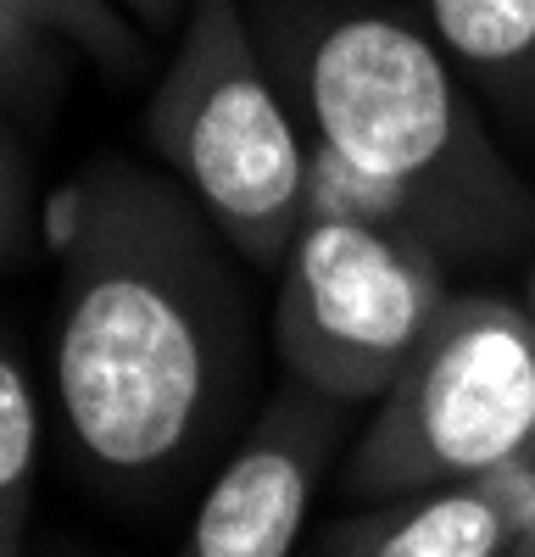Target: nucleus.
I'll use <instances>...</instances> for the list:
<instances>
[{
    "instance_id": "nucleus-11",
    "label": "nucleus",
    "mask_w": 535,
    "mask_h": 557,
    "mask_svg": "<svg viewBox=\"0 0 535 557\" xmlns=\"http://www.w3.org/2000/svg\"><path fill=\"white\" fill-rule=\"evenodd\" d=\"M17 7L107 78H140L151 67V39L112 0H17Z\"/></svg>"
},
{
    "instance_id": "nucleus-3",
    "label": "nucleus",
    "mask_w": 535,
    "mask_h": 557,
    "mask_svg": "<svg viewBox=\"0 0 535 557\" xmlns=\"http://www.w3.org/2000/svg\"><path fill=\"white\" fill-rule=\"evenodd\" d=\"M146 139L246 268L279 273L307 223V128L246 0H190L146 101Z\"/></svg>"
},
{
    "instance_id": "nucleus-16",
    "label": "nucleus",
    "mask_w": 535,
    "mask_h": 557,
    "mask_svg": "<svg viewBox=\"0 0 535 557\" xmlns=\"http://www.w3.org/2000/svg\"><path fill=\"white\" fill-rule=\"evenodd\" d=\"M508 557H535V535H530V541H519V546H513Z\"/></svg>"
},
{
    "instance_id": "nucleus-7",
    "label": "nucleus",
    "mask_w": 535,
    "mask_h": 557,
    "mask_svg": "<svg viewBox=\"0 0 535 557\" xmlns=\"http://www.w3.org/2000/svg\"><path fill=\"white\" fill-rule=\"evenodd\" d=\"M502 139L535 151V0H408Z\"/></svg>"
},
{
    "instance_id": "nucleus-17",
    "label": "nucleus",
    "mask_w": 535,
    "mask_h": 557,
    "mask_svg": "<svg viewBox=\"0 0 535 557\" xmlns=\"http://www.w3.org/2000/svg\"><path fill=\"white\" fill-rule=\"evenodd\" d=\"M530 451H535V446H530Z\"/></svg>"
},
{
    "instance_id": "nucleus-5",
    "label": "nucleus",
    "mask_w": 535,
    "mask_h": 557,
    "mask_svg": "<svg viewBox=\"0 0 535 557\" xmlns=\"http://www.w3.org/2000/svg\"><path fill=\"white\" fill-rule=\"evenodd\" d=\"M452 307L446 262L419 235L351 218H307L279 262L268 341L285 380L374 407Z\"/></svg>"
},
{
    "instance_id": "nucleus-12",
    "label": "nucleus",
    "mask_w": 535,
    "mask_h": 557,
    "mask_svg": "<svg viewBox=\"0 0 535 557\" xmlns=\"http://www.w3.org/2000/svg\"><path fill=\"white\" fill-rule=\"evenodd\" d=\"M23 123L0 107V268H7L23 240H28V218H34V173L23 151Z\"/></svg>"
},
{
    "instance_id": "nucleus-4",
    "label": "nucleus",
    "mask_w": 535,
    "mask_h": 557,
    "mask_svg": "<svg viewBox=\"0 0 535 557\" xmlns=\"http://www.w3.org/2000/svg\"><path fill=\"white\" fill-rule=\"evenodd\" d=\"M535 446V318L508 296H452L419 357L374 401L351 451L346 491L390 502L469 485Z\"/></svg>"
},
{
    "instance_id": "nucleus-1",
    "label": "nucleus",
    "mask_w": 535,
    "mask_h": 557,
    "mask_svg": "<svg viewBox=\"0 0 535 557\" xmlns=\"http://www.w3.org/2000/svg\"><path fill=\"white\" fill-rule=\"evenodd\" d=\"M62 257L51 385L73 462L117 496L196 474L251 391L240 251L173 173L96 157L51 201Z\"/></svg>"
},
{
    "instance_id": "nucleus-14",
    "label": "nucleus",
    "mask_w": 535,
    "mask_h": 557,
    "mask_svg": "<svg viewBox=\"0 0 535 557\" xmlns=\"http://www.w3.org/2000/svg\"><path fill=\"white\" fill-rule=\"evenodd\" d=\"M112 7L140 28L151 45L157 39H173L178 28H185V12H190V0H112Z\"/></svg>"
},
{
    "instance_id": "nucleus-13",
    "label": "nucleus",
    "mask_w": 535,
    "mask_h": 557,
    "mask_svg": "<svg viewBox=\"0 0 535 557\" xmlns=\"http://www.w3.org/2000/svg\"><path fill=\"white\" fill-rule=\"evenodd\" d=\"M474 485H480V491L490 496V507L502 513L513 546L535 535V451H519V457L497 462V469H485Z\"/></svg>"
},
{
    "instance_id": "nucleus-8",
    "label": "nucleus",
    "mask_w": 535,
    "mask_h": 557,
    "mask_svg": "<svg viewBox=\"0 0 535 557\" xmlns=\"http://www.w3.org/2000/svg\"><path fill=\"white\" fill-rule=\"evenodd\" d=\"M508 552L513 535L474 480L374 502L369 513H351L324 535V557H508Z\"/></svg>"
},
{
    "instance_id": "nucleus-2",
    "label": "nucleus",
    "mask_w": 535,
    "mask_h": 557,
    "mask_svg": "<svg viewBox=\"0 0 535 557\" xmlns=\"http://www.w3.org/2000/svg\"><path fill=\"white\" fill-rule=\"evenodd\" d=\"M251 28L307 139L390 184L446 268L535 246V184L413 12L251 0Z\"/></svg>"
},
{
    "instance_id": "nucleus-10",
    "label": "nucleus",
    "mask_w": 535,
    "mask_h": 557,
    "mask_svg": "<svg viewBox=\"0 0 535 557\" xmlns=\"http://www.w3.org/2000/svg\"><path fill=\"white\" fill-rule=\"evenodd\" d=\"M78 57L57 34H45L17 0H0V107H7L23 128L51 123L73 84Z\"/></svg>"
},
{
    "instance_id": "nucleus-9",
    "label": "nucleus",
    "mask_w": 535,
    "mask_h": 557,
    "mask_svg": "<svg viewBox=\"0 0 535 557\" xmlns=\"http://www.w3.org/2000/svg\"><path fill=\"white\" fill-rule=\"evenodd\" d=\"M39 491V396L23 351L0 335V557H28Z\"/></svg>"
},
{
    "instance_id": "nucleus-6",
    "label": "nucleus",
    "mask_w": 535,
    "mask_h": 557,
    "mask_svg": "<svg viewBox=\"0 0 535 557\" xmlns=\"http://www.w3.org/2000/svg\"><path fill=\"white\" fill-rule=\"evenodd\" d=\"M351 435V407L285 380L207 485L178 557H290L319 480Z\"/></svg>"
},
{
    "instance_id": "nucleus-15",
    "label": "nucleus",
    "mask_w": 535,
    "mask_h": 557,
    "mask_svg": "<svg viewBox=\"0 0 535 557\" xmlns=\"http://www.w3.org/2000/svg\"><path fill=\"white\" fill-rule=\"evenodd\" d=\"M524 312L535 318V268H530V278H524Z\"/></svg>"
}]
</instances>
